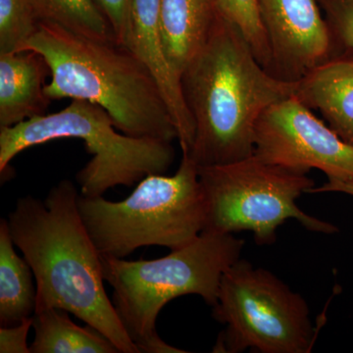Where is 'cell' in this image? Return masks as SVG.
<instances>
[{"label": "cell", "instance_id": "2e32d148", "mask_svg": "<svg viewBox=\"0 0 353 353\" xmlns=\"http://www.w3.org/2000/svg\"><path fill=\"white\" fill-rule=\"evenodd\" d=\"M63 309L34 312L31 353H117V348L94 327L77 326Z\"/></svg>", "mask_w": 353, "mask_h": 353}, {"label": "cell", "instance_id": "5b68a950", "mask_svg": "<svg viewBox=\"0 0 353 353\" xmlns=\"http://www.w3.org/2000/svg\"><path fill=\"white\" fill-rule=\"evenodd\" d=\"M79 210L102 256L125 259L138 248L178 250L196 240L206 224V199L199 167L188 153L173 176L150 175L121 201L80 194Z\"/></svg>", "mask_w": 353, "mask_h": 353}, {"label": "cell", "instance_id": "ffe728a7", "mask_svg": "<svg viewBox=\"0 0 353 353\" xmlns=\"http://www.w3.org/2000/svg\"><path fill=\"white\" fill-rule=\"evenodd\" d=\"M328 22L334 43L353 50V0H328Z\"/></svg>", "mask_w": 353, "mask_h": 353}, {"label": "cell", "instance_id": "7c38bea8", "mask_svg": "<svg viewBox=\"0 0 353 353\" xmlns=\"http://www.w3.org/2000/svg\"><path fill=\"white\" fill-rule=\"evenodd\" d=\"M294 97L321 113L328 126L353 146V50H341L297 81Z\"/></svg>", "mask_w": 353, "mask_h": 353}, {"label": "cell", "instance_id": "3957f363", "mask_svg": "<svg viewBox=\"0 0 353 353\" xmlns=\"http://www.w3.org/2000/svg\"><path fill=\"white\" fill-rule=\"evenodd\" d=\"M43 55L50 68L46 92L51 99H83L101 106L117 130L134 138L178 139L159 85L150 70L117 39L81 36L50 23L24 50Z\"/></svg>", "mask_w": 353, "mask_h": 353}, {"label": "cell", "instance_id": "603a6c76", "mask_svg": "<svg viewBox=\"0 0 353 353\" xmlns=\"http://www.w3.org/2000/svg\"><path fill=\"white\" fill-rule=\"evenodd\" d=\"M319 192H341L353 196V181L328 180L321 187H313L308 190V194Z\"/></svg>", "mask_w": 353, "mask_h": 353}, {"label": "cell", "instance_id": "6da1fadb", "mask_svg": "<svg viewBox=\"0 0 353 353\" xmlns=\"http://www.w3.org/2000/svg\"><path fill=\"white\" fill-rule=\"evenodd\" d=\"M80 194L63 180L44 201L21 197L9 213L14 245L36 278L34 312L63 309L101 332L120 353H141L104 289L101 254L81 217Z\"/></svg>", "mask_w": 353, "mask_h": 353}, {"label": "cell", "instance_id": "d6986e66", "mask_svg": "<svg viewBox=\"0 0 353 353\" xmlns=\"http://www.w3.org/2000/svg\"><path fill=\"white\" fill-rule=\"evenodd\" d=\"M39 23L32 0H0V54L24 50Z\"/></svg>", "mask_w": 353, "mask_h": 353}, {"label": "cell", "instance_id": "4fadbf2b", "mask_svg": "<svg viewBox=\"0 0 353 353\" xmlns=\"http://www.w3.org/2000/svg\"><path fill=\"white\" fill-rule=\"evenodd\" d=\"M50 68L32 50L0 54V128L46 115L52 99L46 92Z\"/></svg>", "mask_w": 353, "mask_h": 353}, {"label": "cell", "instance_id": "8992f818", "mask_svg": "<svg viewBox=\"0 0 353 353\" xmlns=\"http://www.w3.org/2000/svg\"><path fill=\"white\" fill-rule=\"evenodd\" d=\"M59 139H81L92 155L76 175L80 194L87 197L102 196L111 188L130 187L145 176L165 174L175 159L170 141L120 134L101 106L72 99L57 113L0 128L1 175L19 153Z\"/></svg>", "mask_w": 353, "mask_h": 353}, {"label": "cell", "instance_id": "30bf717a", "mask_svg": "<svg viewBox=\"0 0 353 353\" xmlns=\"http://www.w3.org/2000/svg\"><path fill=\"white\" fill-rule=\"evenodd\" d=\"M274 76L297 82L338 53L316 0H259Z\"/></svg>", "mask_w": 353, "mask_h": 353}, {"label": "cell", "instance_id": "9a60e30c", "mask_svg": "<svg viewBox=\"0 0 353 353\" xmlns=\"http://www.w3.org/2000/svg\"><path fill=\"white\" fill-rule=\"evenodd\" d=\"M8 223L0 221V325L15 326L31 318L37 305L32 270L15 250Z\"/></svg>", "mask_w": 353, "mask_h": 353}, {"label": "cell", "instance_id": "7402d4cb", "mask_svg": "<svg viewBox=\"0 0 353 353\" xmlns=\"http://www.w3.org/2000/svg\"><path fill=\"white\" fill-rule=\"evenodd\" d=\"M32 328V317L15 326L0 327V352L31 353L28 345V334Z\"/></svg>", "mask_w": 353, "mask_h": 353}, {"label": "cell", "instance_id": "e0dca14e", "mask_svg": "<svg viewBox=\"0 0 353 353\" xmlns=\"http://www.w3.org/2000/svg\"><path fill=\"white\" fill-rule=\"evenodd\" d=\"M32 4L39 22L88 38L117 39L97 0H32Z\"/></svg>", "mask_w": 353, "mask_h": 353}, {"label": "cell", "instance_id": "7a4b0ae2", "mask_svg": "<svg viewBox=\"0 0 353 353\" xmlns=\"http://www.w3.org/2000/svg\"><path fill=\"white\" fill-rule=\"evenodd\" d=\"M181 85L194 124L188 154L203 167L252 157L262 114L294 95L296 82L267 71L240 31L220 14L208 43L181 75Z\"/></svg>", "mask_w": 353, "mask_h": 353}, {"label": "cell", "instance_id": "5bb4252c", "mask_svg": "<svg viewBox=\"0 0 353 353\" xmlns=\"http://www.w3.org/2000/svg\"><path fill=\"white\" fill-rule=\"evenodd\" d=\"M219 16L215 0L160 1L165 53L179 76L208 43Z\"/></svg>", "mask_w": 353, "mask_h": 353}, {"label": "cell", "instance_id": "44dd1931", "mask_svg": "<svg viewBox=\"0 0 353 353\" xmlns=\"http://www.w3.org/2000/svg\"><path fill=\"white\" fill-rule=\"evenodd\" d=\"M119 43L127 46L132 0H97Z\"/></svg>", "mask_w": 353, "mask_h": 353}, {"label": "cell", "instance_id": "ac0fdd59", "mask_svg": "<svg viewBox=\"0 0 353 353\" xmlns=\"http://www.w3.org/2000/svg\"><path fill=\"white\" fill-rule=\"evenodd\" d=\"M215 2L221 15L243 34L259 63L273 74L270 43L262 21L259 0H215Z\"/></svg>", "mask_w": 353, "mask_h": 353}, {"label": "cell", "instance_id": "8fae6325", "mask_svg": "<svg viewBox=\"0 0 353 353\" xmlns=\"http://www.w3.org/2000/svg\"><path fill=\"white\" fill-rule=\"evenodd\" d=\"M160 1L132 0L127 46L157 80L175 125L182 153H189L194 143V124L183 101L181 77L172 68L165 53L160 29Z\"/></svg>", "mask_w": 353, "mask_h": 353}, {"label": "cell", "instance_id": "277c9868", "mask_svg": "<svg viewBox=\"0 0 353 353\" xmlns=\"http://www.w3.org/2000/svg\"><path fill=\"white\" fill-rule=\"evenodd\" d=\"M245 241L233 234L203 231L189 245L154 260L128 261L102 256L105 282L121 323L141 353H185L165 343L157 331L158 314L179 296L196 294L217 301L221 279L241 259Z\"/></svg>", "mask_w": 353, "mask_h": 353}, {"label": "cell", "instance_id": "ba28073f", "mask_svg": "<svg viewBox=\"0 0 353 353\" xmlns=\"http://www.w3.org/2000/svg\"><path fill=\"white\" fill-rule=\"evenodd\" d=\"M212 315L226 326L213 352L308 353L317 338L303 296L245 259L221 279Z\"/></svg>", "mask_w": 353, "mask_h": 353}, {"label": "cell", "instance_id": "52a82bcc", "mask_svg": "<svg viewBox=\"0 0 353 353\" xmlns=\"http://www.w3.org/2000/svg\"><path fill=\"white\" fill-rule=\"evenodd\" d=\"M307 174L268 163L254 154L232 163L199 167L208 208L203 231L252 232L259 245L275 243L278 228L289 219L310 232L336 233L338 228L296 204L301 194L315 187Z\"/></svg>", "mask_w": 353, "mask_h": 353}, {"label": "cell", "instance_id": "9c48e42d", "mask_svg": "<svg viewBox=\"0 0 353 353\" xmlns=\"http://www.w3.org/2000/svg\"><path fill=\"white\" fill-rule=\"evenodd\" d=\"M253 154L304 173L317 169L328 180L353 181V146L294 95L262 114L255 129Z\"/></svg>", "mask_w": 353, "mask_h": 353}]
</instances>
